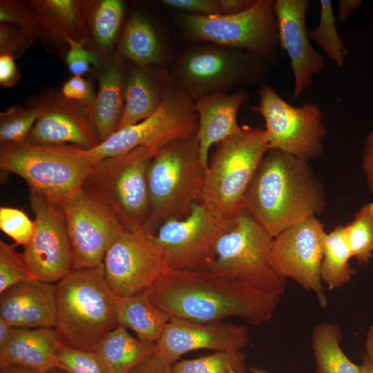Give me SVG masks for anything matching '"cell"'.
Wrapping results in <instances>:
<instances>
[{
	"mask_svg": "<svg viewBox=\"0 0 373 373\" xmlns=\"http://www.w3.org/2000/svg\"><path fill=\"white\" fill-rule=\"evenodd\" d=\"M147 293L170 318L212 323L240 317L253 325L269 321L280 298L206 271L169 268Z\"/></svg>",
	"mask_w": 373,
	"mask_h": 373,
	"instance_id": "obj_1",
	"label": "cell"
},
{
	"mask_svg": "<svg viewBox=\"0 0 373 373\" xmlns=\"http://www.w3.org/2000/svg\"><path fill=\"white\" fill-rule=\"evenodd\" d=\"M244 204L274 238L296 223L321 215L327 195L308 161L269 149L247 188Z\"/></svg>",
	"mask_w": 373,
	"mask_h": 373,
	"instance_id": "obj_2",
	"label": "cell"
},
{
	"mask_svg": "<svg viewBox=\"0 0 373 373\" xmlns=\"http://www.w3.org/2000/svg\"><path fill=\"white\" fill-rule=\"evenodd\" d=\"M55 330L63 345L95 352L117 325L116 296L103 263L73 269L57 283Z\"/></svg>",
	"mask_w": 373,
	"mask_h": 373,
	"instance_id": "obj_3",
	"label": "cell"
},
{
	"mask_svg": "<svg viewBox=\"0 0 373 373\" xmlns=\"http://www.w3.org/2000/svg\"><path fill=\"white\" fill-rule=\"evenodd\" d=\"M269 150L265 129L247 125L217 144L199 200L211 214L231 219L245 209L247 188Z\"/></svg>",
	"mask_w": 373,
	"mask_h": 373,
	"instance_id": "obj_4",
	"label": "cell"
},
{
	"mask_svg": "<svg viewBox=\"0 0 373 373\" xmlns=\"http://www.w3.org/2000/svg\"><path fill=\"white\" fill-rule=\"evenodd\" d=\"M157 153L137 147L97 162L82 189L104 205L130 232L151 233L147 172Z\"/></svg>",
	"mask_w": 373,
	"mask_h": 373,
	"instance_id": "obj_5",
	"label": "cell"
},
{
	"mask_svg": "<svg viewBox=\"0 0 373 373\" xmlns=\"http://www.w3.org/2000/svg\"><path fill=\"white\" fill-rule=\"evenodd\" d=\"M95 164L87 149L25 141L0 148V168L24 179L33 190L59 205L82 189Z\"/></svg>",
	"mask_w": 373,
	"mask_h": 373,
	"instance_id": "obj_6",
	"label": "cell"
},
{
	"mask_svg": "<svg viewBox=\"0 0 373 373\" xmlns=\"http://www.w3.org/2000/svg\"><path fill=\"white\" fill-rule=\"evenodd\" d=\"M206 167L197 134L175 140L152 158L147 172L153 234L166 220L186 217L200 200Z\"/></svg>",
	"mask_w": 373,
	"mask_h": 373,
	"instance_id": "obj_7",
	"label": "cell"
},
{
	"mask_svg": "<svg viewBox=\"0 0 373 373\" xmlns=\"http://www.w3.org/2000/svg\"><path fill=\"white\" fill-rule=\"evenodd\" d=\"M267 66L249 52L202 42L180 54L169 75L195 102L209 95L229 93L238 86L262 83Z\"/></svg>",
	"mask_w": 373,
	"mask_h": 373,
	"instance_id": "obj_8",
	"label": "cell"
},
{
	"mask_svg": "<svg viewBox=\"0 0 373 373\" xmlns=\"http://www.w3.org/2000/svg\"><path fill=\"white\" fill-rule=\"evenodd\" d=\"M176 21L186 39L249 52L268 65L279 62L278 28L272 0H254L231 15L179 13Z\"/></svg>",
	"mask_w": 373,
	"mask_h": 373,
	"instance_id": "obj_9",
	"label": "cell"
},
{
	"mask_svg": "<svg viewBox=\"0 0 373 373\" xmlns=\"http://www.w3.org/2000/svg\"><path fill=\"white\" fill-rule=\"evenodd\" d=\"M273 238L244 209L234 226L218 240L206 271L280 297L287 279L271 263Z\"/></svg>",
	"mask_w": 373,
	"mask_h": 373,
	"instance_id": "obj_10",
	"label": "cell"
},
{
	"mask_svg": "<svg viewBox=\"0 0 373 373\" xmlns=\"http://www.w3.org/2000/svg\"><path fill=\"white\" fill-rule=\"evenodd\" d=\"M198 130L193 101L170 79L160 106L151 116L116 131L87 153L95 164L141 146L157 153L175 140L195 135Z\"/></svg>",
	"mask_w": 373,
	"mask_h": 373,
	"instance_id": "obj_11",
	"label": "cell"
},
{
	"mask_svg": "<svg viewBox=\"0 0 373 373\" xmlns=\"http://www.w3.org/2000/svg\"><path fill=\"white\" fill-rule=\"evenodd\" d=\"M260 102L249 108L262 116L269 149L279 150L309 162L323 153L327 129L321 108L314 103L294 106L270 86L258 90Z\"/></svg>",
	"mask_w": 373,
	"mask_h": 373,
	"instance_id": "obj_12",
	"label": "cell"
},
{
	"mask_svg": "<svg viewBox=\"0 0 373 373\" xmlns=\"http://www.w3.org/2000/svg\"><path fill=\"white\" fill-rule=\"evenodd\" d=\"M236 216L220 219L198 201L181 219L164 221L153 234L161 247L167 267L178 271H205L218 239L235 224Z\"/></svg>",
	"mask_w": 373,
	"mask_h": 373,
	"instance_id": "obj_13",
	"label": "cell"
},
{
	"mask_svg": "<svg viewBox=\"0 0 373 373\" xmlns=\"http://www.w3.org/2000/svg\"><path fill=\"white\" fill-rule=\"evenodd\" d=\"M106 281L117 296L148 292L168 269L153 233H122L108 248L104 261Z\"/></svg>",
	"mask_w": 373,
	"mask_h": 373,
	"instance_id": "obj_14",
	"label": "cell"
},
{
	"mask_svg": "<svg viewBox=\"0 0 373 373\" xmlns=\"http://www.w3.org/2000/svg\"><path fill=\"white\" fill-rule=\"evenodd\" d=\"M316 216L307 218L273 238L271 263L275 271L313 292L322 308L327 298L321 276L325 233Z\"/></svg>",
	"mask_w": 373,
	"mask_h": 373,
	"instance_id": "obj_15",
	"label": "cell"
},
{
	"mask_svg": "<svg viewBox=\"0 0 373 373\" xmlns=\"http://www.w3.org/2000/svg\"><path fill=\"white\" fill-rule=\"evenodd\" d=\"M35 230L22 253L27 267L38 280L57 283L73 268V254L61 206L30 189Z\"/></svg>",
	"mask_w": 373,
	"mask_h": 373,
	"instance_id": "obj_16",
	"label": "cell"
},
{
	"mask_svg": "<svg viewBox=\"0 0 373 373\" xmlns=\"http://www.w3.org/2000/svg\"><path fill=\"white\" fill-rule=\"evenodd\" d=\"M60 206L72 250L73 269L102 265L111 244L127 230L104 205L82 189Z\"/></svg>",
	"mask_w": 373,
	"mask_h": 373,
	"instance_id": "obj_17",
	"label": "cell"
},
{
	"mask_svg": "<svg viewBox=\"0 0 373 373\" xmlns=\"http://www.w3.org/2000/svg\"><path fill=\"white\" fill-rule=\"evenodd\" d=\"M247 327L229 322L200 323L171 318L156 343V353L175 363L189 352L241 350L249 343Z\"/></svg>",
	"mask_w": 373,
	"mask_h": 373,
	"instance_id": "obj_18",
	"label": "cell"
},
{
	"mask_svg": "<svg viewBox=\"0 0 373 373\" xmlns=\"http://www.w3.org/2000/svg\"><path fill=\"white\" fill-rule=\"evenodd\" d=\"M308 0H275L280 49L290 60L294 77L293 97L298 99L312 84L313 75L325 66V57L313 48L308 35L306 14Z\"/></svg>",
	"mask_w": 373,
	"mask_h": 373,
	"instance_id": "obj_19",
	"label": "cell"
},
{
	"mask_svg": "<svg viewBox=\"0 0 373 373\" xmlns=\"http://www.w3.org/2000/svg\"><path fill=\"white\" fill-rule=\"evenodd\" d=\"M37 108L39 116L27 141L43 145H73L85 149L99 144L91 106L62 97Z\"/></svg>",
	"mask_w": 373,
	"mask_h": 373,
	"instance_id": "obj_20",
	"label": "cell"
},
{
	"mask_svg": "<svg viewBox=\"0 0 373 373\" xmlns=\"http://www.w3.org/2000/svg\"><path fill=\"white\" fill-rule=\"evenodd\" d=\"M0 318L15 328H55V284L32 280L0 294Z\"/></svg>",
	"mask_w": 373,
	"mask_h": 373,
	"instance_id": "obj_21",
	"label": "cell"
},
{
	"mask_svg": "<svg viewBox=\"0 0 373 373\" xmlns=\"http://www.w3.org/2000/svg\"><path fill=\"white\" fill-rule=\"evenodd\" d=\"M244 88L233 93H221L202 97L194 102L198 115L197 136L201 160L207 167L209 152L213 144H218L238 133L242 126L237 122L238 111L249 99Z\"/></svg>",
	"mask_w": 373,
	"mask_h": 373,
	"instance_id": "obj_22",
	"label": "cell"
},
{
	"mask_svg": "<svg viewBox=\"0 0 373 373\" xmlns=\"http://www.w3.org/2000/svg\"><path fill=\"white\" fill-rule=\"evenodd\" d=\"M55 328H15L0 349V368L18 365L46 373L55 367V354L61 345Z\"/></svg>",
	"mask_w": 373,
	"mask_h": 373,
	"instance_id": "obj_23",
	"label": "cell"
},
{
	"mask_svg": "<svg viewBox=\"0 0 373 373\" xmlns=\"http://www.w3.org/2000/svg\"><path fill=\"white\" fill-rule=\"evenodd\" d=\"M135 66L129 72L124 88V110L117 130L137 124L151 116L160 106L171 78L160 68Z\"/></svg>",
	"mask_w": 373,
	"mask_h": 373,
	"instance_id": "obj_24",
	"label": "cell"
},
{
	"mask_svg": "<svg viewBox=\"0 0 373 373\" xmlns=\"http://www.w3.org/2000/svg\"><path fill=\"white\" fill-rule=\"evenodd\" d=\"M124 70L119 62L108 66L99 75V88L91 114L99 143L117 129L124 110Z\"/></svg>",
	"mask_w": 373,
	"mask_h": 373,
	"instance_id": "obj_25",
	"label": "cell"
},
{
	"mask_svg": "<svg viewBox=\"0 0 373 373\" xmlns=\"http://www.w3.org/2000/svg\"><path fill=\"white\" fill-rule=\"evenodd\" d=\"M116 307L118 325L131 329L137 338L144 341L156 343L170 320L151 301L147 292L126 297L116 296Z\"/></svg>",
	"mask_w": 373,
	"mask_h": 373,
	"instance_id": "obj_26",
	"label": "cell"
},
{
	"mask_svg": "<svg viewBox=\"0 0 373 373\" xmlns=\"http://www.w3.org/2000/svg\"><path fill=\"white\" fill-rule=\"evenodd\" d=\"M156 351L155 343L135 338L126 328L117 325L99 343L95 352L109 373H129Z\"/></svg>",
	"mask_w": 373,
	"mask_h": 373,
	"instance_id": "obj_27",
	"label": "cell"
},
{
	"mask_svg": "<svg viewBox=\"0 0 373 373\" xmlns=\"http://www.w3.org/2000/svg\"><path fill=\"white\" fill-rule=\"evenodd\" d=\"M121 53L135 66L162 67L164 55L157 35L150 22L141 14L128 20L121 42Z\"/></svg>",
	"mask_w": 373,
	"mask_h": 373,
	"instance_id": "obj_28",
	"label": "cell"
},
{
	"mask_svg": "<svg viewBox=\"0 0 373 373\" xmlns=\"http://www.w3.org/2000/svg\"><path fill=\"white\" fill-rule=\"evenodd\" d=\"M42 26L65 41L66 37L84 43L87 38L80 3L74 0L30 1Z\"/></svg>",
	"mask_w": 373,
	"mask_h": 373,
	"instance_id": "obj_29",
	"label": "cell"
},
{
	"mask_svg": "<svg viewBox=\"0 0 373 373\" xmlns=\"http://www.w3.org/2000/svg\"><path fill=\"white\" fill-rule=\"evenodd\" d=\"M312 338L316 373H361V365L350 360L341 349L343 335L337 325L318 324Z\"/></svg>",
	"mask_w": 373,
	"mask_h": 373,
	"instance_id": "obj_30",
	"label": "cell"
},
{
	"mask_svg": "<svg viewBox=\"0 0 373 373\" xmlns=\"http://www.w3.org/2000/svg\"><path fill=\"white\" fill-rule=\"evenodd\" d=\"M352 258L345 225L340 224L327 232L324 238L321 276L328 289H338L351 280L355 274L350 265Z\"/></svg>",
	"mask_w": 373,
	"mask_h": 373,
	"instance_id": "obj_31",
	"label": "cell"
},
{
	"mask_svg": "<svg viewBox=\"0 0 373 373\" xmlns=\"http://www.w3.org/2000/svg\"><path fill=\"white\" fill-rule=\"evenodd\" d=\"M88 22L97 45L107 50L115 42L124 17V6L119 0H101L88 3Z\"/></svg>",
	"mask_w": 373,
	"mask_h": 373,
	"instance_id": "obj_32",
	"label": "cell"
},
{
	"mask_svg": "<svg viewBox=\"0 0 373 373\" xmlns=\"http://www.w3.org/2000/svg\"><path fill=\"white\" fill-rule=\"evenodd\" d=\"M321 14L316 27L308 30L310 40L315 41L338 68L344 66L347 50L336 28L332 2L321 0Z\"/></svg>",
	"mask_w": 373,
	"mask_h": 373,
	"instance_id": "obj_33",
	"label": "cell"
},
{
	"mask_svg": "<svg viewBox=\"0 0 373 373\" xmlns=\"http://www.w3.org/2000/svg\"><path fill=\"white\" fill-rule=\"evenodd\" d=\"M345 229L352 257L366 265L373 255V202L364 204Z\"/></svg>",
	"mask_w": 373,
	"mask_h": 373,
	"instance_id": "obj_34",
	"label": "cell"
},
{
	"mask_svg": "<svg viewBox=\"0 0 373 373\" xmlns=\"http://www.w3.org/2000/svg\"><path fill=\"white\" fill-rule=\"evenodd\" d=\"M174 373H229L231 370L245 373V355L241 350L215 352L193 359L175 362Z\"/></svg>",
	"mask_w": 373,
	"mask_h": 373,
	"instance_id": "obj_35",
	"label": "cell"
},
{
	"mask_svg": "<svg viewBox=\"0 0 373 373\" xmlns=\"http://www.w3.org/2000/svg\"><path fill=\"white\" fill-rule=\"evenodd\" d=\"M35 107L14 106L1 113L0 142L1 144L19 143L28 140L38 118Z\"/></svg>",
	"mask_w": 373,
	"mask_h": 373,
	"instance_id": "obj_36",
	"label": "cell"
},
{
	"mask_svg": "<svg viewBox=\"0 0 373 373\" xmlns=\"http://www.w3.org/2000/svg\"><path fill=\"white\" fill-rule=\"evenodd\" d=\"M16 246L0 240V294L20 283L37 280Z\"/></svg>",
	"mask_w": 373,
	"mask_h": 373,
	"instance_id": "obj_37",
	"label": "cell"
},
{
	"mask_svg": "<svg viewBox=\"0 0 373 373\" xmlns=\"http://www.w3.org/2000/svg\"><path fill=\"white\" fill-rule=\"evenodd\" d=\"M55 367L66 373H109L95 352L63 345L56 352Z\"/></svg>",
	"mask_w": 373,
	"mask_h": 373,
	"instance_id": "obj_38",
	"label": "cell"
},
{
	"mask_svg": "<svg viewBox=\"0 0 373 373\" xmlns=\"http://www.w3.org/2000/svg\"><path fill=\"white\" fill-rule=\"evenodd\" d=\"M0 229L15 241L16 245L25 247L33 234L35 222L19 209L1 207Z\"/></svg>",
	"mask_w": 373,
	"mask_h": 373,
	"instance_id": "obj_39",
	"label": "cell"
},
{
	"mask_svg": "<svg viewBox=\"0 0 373 373\" xmlns=\"http://www.w3.org/2000/svg\"><path fill=\"white\" fill-rule=\"evenodd\" d=\"M1 23L17 25L28 34L35 37L42 30L43 26L38 17H33L16 3L1 1Z\"/></svg>",
	"mask_w": 373,
	"mask_h": 373,
	"instance_id": "obj_40",
	"label": "cell"
},
{
	"mask_svg": "<svg viewBox=\"0 0 373 373\" xmlns=\"http://www.w3.org/2000/svg\"><path fill=\"white\" fill-rule=\"evenodd\" d=\"M65 42L68 44L69 50L66 56V62L70 72L73 76H82L90 70V65H97L99 57L96 52L86 50L83 43L66 37Z\"/></svg>",
	"mask_w": 373,
	"mask_h": 373,
	"instance_id": "obj_41",
	"label": "cell"
},
{
	"mask_svg": "<svg viewBox=\"0 0 373 373\" xmlns=\"http://www.w3.org/2000/svg\"><path fill=\"white\" fill-rule=\"evenodd\" d=\"M32 36L11 23H2L0 28L1 54L15 57L19 55L30 44Z\"/></svg>",
	"mask_w": 373,
	"mask_h": 373,
	"instance_id": "obj_42",
	"label": "cell"
},
{
	"mask_svg": "<svg viewBox=\"0 0 373 373\" xmlns=\"http://www.w3.org/2000/svg\"><path fill=\"white\" fill-rule=\"evenodd\" d=\"M169 8L200 16L223 15L220 0H163Z\"/></svg>",
	"mask_w": 373,
	"mask_h": 373,
	"instance_id": "obj_43",
	"label": "cell"
},
{
	"mask_svg": "<svg viewBox=\"0 0 373 373\" xmlns=\"http://www.w3.org/2000/svg\"><path fill=\"white\" fill-rule=\"evenodd\" d=\"M61 93L66 99L85 106H91L95 98L92 85L81 76H73L68 79L62 86Z\"/></svg>",
	"mask_w": 373,
	"mask_h": 373,
	"instance_id": "obj_44",
	"label": "cell"
},
{
	"mask_svg": "<svg viewBox=\"0 0 373 373\" xmlns=\"http://www.w3.org/2000/svg\"><path fill=\"white\" fill-rule=\"evenodd\" d=\"M173 363L155 353L140 363L129 373H174Z\"/></svg>",
	"mask_w": 373,
	"mask_h": 373,
	"instance_id": "obj_45",
	"label": "cell"
},
{
	"mask_svg": "<svg viewBox=\"0 0 373 373\" xmlns=\"http://www.w3.org/2000/svg\"><path fill=\"white\" fill-rule=\"evenodd\" d=\"M19 72L15 57L8 54L0 56V84L3 87H12L19 81Z\"/></svg>",
	"mask_w": 373,
	"mask_h": 373,
	"instance_id": "obj_46",
	"label": "cell"
},
{
	"mask_svg": "<svg viewBox=\"0 0 373 373\" xmlns=\"http://www.w3.org/2000/svg\"><path fill=\"white\" fill-rule=\"evenodd\" d=\"M361 166L365 176L369 191L373 194V131L365 139Z\"/></svg>",
	"mask_w": 373,
	"mask_h": 373,
	"instance_id": "obj_47",
	"label": "cell"
},
{
	"mask_svg": "<svg viewBox=\"0 0 373 373\" xmlns=\"http://www.w3.org/2000/svg\"><path fill=\"white\" fill-rule=\"evenodd\" d=\"M362 3L361 0H341L338 15L336 17V21L343 23H345L350 13Z\"/></svg>",
	"mask_w": 373,
	"mask_h": 373,
	"instance_id": "obj_48",
	"label": "cell"
},
{
	"mask_svg": "<svg viewBox=\"0 0 373 373\" xmlns=\"http://www.w3.org/2000/svg\"><path fill=\"white\" fill-rule=\"evenodd\" d=\"M15 327L0 318V349L3 348L12 336Z\"/></svg>",
	"mask_w": 373,
	"mask_h": 373,
	"instance_id": "obj_49",
	"label": "cell"
},
{
	"mask_svg": "<svg viewBox=\"0 0 373 373\" xmlns=\"http://www.w3.org/2000/svg\"><path fill=\"white\" fill-rule=\"evenodd\" d=\"M365 347V354L373 363V324L370 326L367 332Z\"/></svg>",
	"mask_w": 373,
	"mask_h": 373,
	"instance_id": "obj_50",
	"label": "cell"
},
{
	"mask_svg": "<svg viewBox=\"0 0 373 373\" xmlns=\"http://www.w3.org/2000/svg\"><path fill=\"white\" fill-rule=\"evenodd\" d=\"M0 373H39L32 369L18 366L10 365L0 368Z\"/></svg>",
	"mask_w": 373,
	"mask_h": 373,
	"instance_id": "obj_51",
	"label": "cell"
},
{
	"mask_svg": "<svg viewBox=\"0 0 373 373\" xmlns=\"http://www.w3.org/2000/svg\"><path fill=\"white\" fill-rule=\"evenodd\" d=\"M361 373H373V363L364 353L361 363Z\"/></svg>",
	"mask_w": 373,
	"mask_h": 373,
	"instance_id": "obj_52",
	"label": "cell"
},
{
	"mask_svg": "<svg viewBox=\"0 0 373 373\" xmlns=\"http://www.w3.org/2000/svg\"><path fill=\"white\" fill-rule=\"evenodd\" d=\"M229 373H238V372L231 370ZM252 373H268V372L261 369L255 368V369H253Z\"/></svg>",
	"mask_w": 373,
	"mask_h": 373,
	"instance_id": "obj_53",
	"label": "cell"
},
{
	"mask_svg": "<svg viewBox=\"0 0 373 373\" xmlns=\"http://www.w3.org/2000/svg\"><path fill=\"white\" fill-rule=\"evenodd\" d=\"M46 373H66V372L58 369L57 367H55L49 371H48Z\"/></svg>",
	"mask_w": 373,
	"mask_h": 373,
	"instance_id": "obj_54",
	"label": "cell"
}]
</instances>
